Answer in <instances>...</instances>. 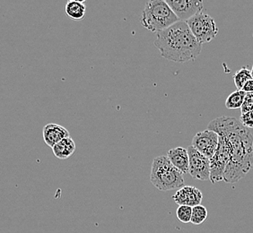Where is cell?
Wrapping results in <instances>:
<instances>
[{
  "label": "cell",
  "instance_id": "obj_15",
  "mask_svg": "<svg viewBox=\"0 0 253 233\" xmlns=\"http://www.w3.org/2000/svg\"><path fill=\"white\" fill-rule=\"evenodd\" d=\"M246 95V92L243 90H237L235 92H232L228 98L225 101V107L228 110H237L241 109L244 103V98Z\"/></svg>",
  "mask_w": 253,
  "mask_h": 233
},
{
  "label": "cell",
  "instance_id": "obj_8",
  "mask_svg": "<svg viewBox=\"0 0 253 233\" xmlns=\"http://www.w3.org/2000/svg\"><path fill=\"white\" fill-rule=\"evenodd\" d=\"M218 146L219 136L210 129L199 132L192 139V146L209 159L213 158Z\"/></svg>",
  "mask_w": 253,
  "mask_h": 233
},
{
  "label": "cell",
  "instance_id": "obj_13",
  "mask_svg": "<svg viewBox=\"0 0 253 233\" xmlns=\"http://www.w3.org/2000/svg\"><path fill=\"white\" fill-rule=\"evenodd\" d=\"M54 155L60 160L68 159L76 151V143L71 137L65 138L52 148Z\"/></svg>",
  "mask_w": 253,
  "mask_h": 233
},
{
  "label": "cell",
  "instance_id": "obj_12",
  "mask_svg": "<svg viewBox=\"0 0 253 233\" xmlns=\"http://www.w3.org/2000/svg\"><path fill=\"white\" fill-rule=\"evenodd\" d=\"M167 157L170 160L171 164L181 171L183 174L189 173L190 169V157L188 150L183 147H176L170 149Z\"/></svg>",
  "mask_w": 253,
  "mask_h": 233
},
{
  "label": "cell",
  "instance_id": "obj_4",
  "mask_svg": "<svg viewBox=\"0 0 253 233\" xmlns=\"http://www.w3.org/2000/svg\"><path fill=\"white\" fill-rule=\"evenodd\" d=\"M150 181L161 191L180 190L184 186L183 173L171 164L167 156L156 157L152 163Z\"/></svg>",
  "mask_w": 253,
  "mask_h": 233
},
{
  "label": "cell",
  "instance_id": "obj_11",
  "mask_svg": "<svg viewBox=\"0 0 253 233\" xmlns=\"http://www.w3.org/2000/svg\"><path fill=\"white\" fill-rule=\"evenodd\" d=\"M42 136L45 144L51 148L65 138L70 137L67 128L55 123H49L44 126Z\"/></svg>",
  "mask_w": 253,
  "mask_h": 233
},
{
  "label": "cell",
  "instance_id": "obj_17",
  "mask_svg": "<svg viewBox=\"0 0 253 233\" xmlns=\"http://www.w3.org/2000/svg\"><path fill=\"white\" fill-rule=\"evenodd\" d=\"M208 218V210L204 205L200 204L192 208V216H191V224L195 225L202 224Z\"/></svg>",
  "mask_w": 253,
  "mask_h": 233
},
{
  "label": "cell",
  "instance_id": "obj_14",
  "mask_svg": "<svg viewBox=\"0 0 253 233\" xmlns=\"http://www.w3.org/2000/svg\"><path fill=\"white\" fill-rule=\"evenodd\" d=\"M86 12L84 1L69 0L65 5V13L70 19L79 21L83 19Z\"/></svg>",
  "mask_w": 253,
  "mask_h": 233
},
{
  "label": "cell",
  "instance_id": "obj_18",
  "mask_svg": "<svg viewBox=\"0 0 253 233\" xmlns=\"http://www.w3.org/2000/svg\"><path fill=\"white\" fill-rule=\"evenodd\" d=\"M192 208L187 205H179L176 211V216L178 220L183 223V224H189L191 222V216H192Z\"/></svg>",
  "mask_w": 253,
  "mask_h": 233
},
{
  "label": "cell",
  "instance_id": "obj_20",
  "mask_svg": "<svg viewBox=\"0 0 253 233\" xmlns=\"http://www.w3.org/2000/svg\"><path fill=\"white\" fill-rule=\"evenodd\" d=\"M240 121L247 128H253V111L241 115Z\"/></svg>",
  "mask_w": 253,
  "mask_h": 233
},
{
  "label": "cell",
  "instance_id": "obj_2",
  "mask_svg": "<svg viewBox=\"0 0 253 233\" xmlns=\"http://www.w3.org/2000/svg\"><path fill=\"white\" fill-rule=\"evenodd\" d=\"M155 46L162 57L177 63L195 60L202 50V44L195 38L189 25L183 21L156 34Z\"/></svg>",
  "mask_w": 253,
  "mask_h": 233
},
{
  "label": "cell",
  "instance_id": "obj_3",
  "mask_svg": "<svg viewBox=\"0 0 253 233\" xmlns=\"http://www.w3.org/2000/svg\"><path fill=\"white\" fill-rule=\"evenodd\" d=\"M180 20L165 0H151L142 12L141 24L146 30L158 34Z\"/></svg>",
  "mask_w": 253,
  "mask_h": 233
},
{
  "label": "cell",
  "instance_id": "obj_10",
  "mask_svg": "<svg viewBox=\"0 0 253 233\" xmlns=\"http://www.w3.org/2000/svg\"><path fill=\"white\" fill-rule=\"evenodd\" d=\"M172 199L178 205L195 207L201 204L203 194L199 189L192 186H185L176 191L175 194L172 195Z\"/></svg>",
  "mask_w": 253,
  "mask_h": 233
},
{
  "label": "cell",
  "instance_id": "obj_21",
  "mask_svg": "<svg viewBox=\"0 0 253 233\" xmlns=\"http://www.w3.org/2000/svg\"><path fill=\"white\" fill-rule=\"evenodd\" d=\"M243 91L246 92V93L247 92H253V79L249 80L248 82L244 84Z\"/></svg>",
  "mask_w": 253,
  "mask_h": 233
},
{
  "label": "cell",
  "instance_id": "obj_19",
  "mask_svg": "<svg viewBox=\"0 0 253 233\" xmlns=\"http://www.w3.org/2000/svg\"><path fill=\"white\" fill-rule=\"evenodd\" d=\"M253 111V92H247L244 98L243 106L241 108L242 114Z\"/></svg>",
  "mask_w": 253,
  "mask_h": 233
},
{
  "label": "cell",
  "instance_id": "obj_5",
  "mask_svg": "<svg viewBox=\"0 0 253 233\" xmlns=\"http://www.w3.org/2000/svg\"><path fill=\"white\" fill-rule=\"evenodd\" d=\"M195 38L200 43H208L214 39L218 34V27L214 18L201 12L186 22Z\"/></svg>",
  "mask_w": 253,
  "mask_h": 233
},
{
  "label": "cell",
  "instance_id": "obj_22",
  "mask_svg": "<svg viewBox=\"0 0 253 233\" xmlns=\"http://www.w3.org/2000/svg\"><path fill=\"white\" fill-rule=\"evenodd\" d=\"M252 77H253V69H252Z\"/></svg>",
  "mask_w": 253,
  "mask_h": 233
},
{
  "label": "cell",
  "instance_id": "obj_9",
  "mask_svg": "<svg viewBox=\"0 0 253 233\" xmlns=\"http://www.w3.org/2000/svg\"><path fill=\"white\" fill-rule=\"evenodd\" d=\"M166 3L179 20L183 22H187L204 9V4L200 0H166Z\"/></svg>",
  "mask_w": 253,
  "mask_h": 233
},
{
  "label": "cell",
  "instance_id": "obj_16",
  "mask_svg": "<svg viewBox=\"0 0 253 233\" xmlns=\"http://www.w3.org/2000/svg\"><path fill=\"white\" fill-rule=\"evenodd\" d=\"M253 79L252 71L249 70L248 68H241L234 76V81L237 90H243L244 84L248 82L249 80Z\"/></svg>",
  "mask_w": 253,
  "mask_h": 233
},
{
  "label": "cell",
  "instance_id": "obj_7",
  "mask_svg": "<svg viewBox=\"0 0 253 233\" xmlns=\"http://www.w3.org/2000/svg\"><path fill=\"white\" fill-rule=\"evenodd\" d=\"M190 157L189 173L195 180H210L211 163L210 159L203 155L193 146L188 147Z\"/></svg>",
  "mask_w": 253,
  "mask_h": 233
},
{
  "label": "cell",
  "instance_id": "obj_1",
  "mask_svg": "<svg viewBox=\"0 0 253 233\" xmlns=\"http://www.w3.org/2000/svg\"><path fill=\"white\" fill-rule=\"evenodd\" d=\"M208 129L223 136L228 145L230 160L224 172V182H238L253 168V134L237 118L225 116L210 121Z\"/></svg>",
  "mask_w": 253,
  "mask_h": 233
},
{
  "label": "cell",
  "instance_id": "obj_6",
  "mask_svg": "<svg viewBox=\"0 0 253 233\" xmlns=\"http://www.w3.org/2000/svg\"><path fill=\"white\" fill-rule=\"evenodd\" d=\"M230 160L228 145L223 136H219V146L215 155L210 159V181L214 184L224 180V172Z\"/></svg>",
  "mask_w": 253,
  "mask_h": 233
}]
</instances>
